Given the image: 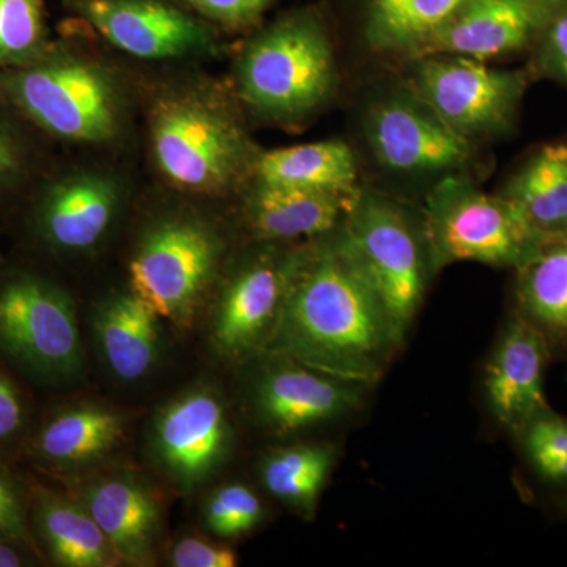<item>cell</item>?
Masks as SVG:
<instances>
[{
	"label": "cell",
	"instance_id": "obj_1",
	"mask_svg": "<svg viewBox=\"0 0 567 567\" xmlns=\"http://www.w3.org/2000/svg\"><path fill=\"white\" fill-rule=\"evenodd\" d=\"M404 341L341 226L300 249L265 352L361 385L385 374Z\"/></svg>",
	"mask_w": 567,
	"mask_h": 567
},
{
	"label": "cell",
	"instance_id": "obj_2",
	"mask_svg": "<svg viewBox=\"0 0 567 567\" xmlns=\"http://www.w3.org/2000/svg\"><path fill=\"white\" fill-rule=\"evenodd\" d=\"M338 82L322 6L284 11L246 41L235 62L240 102L262 121L297 125L322 110Z\"/></svg>",
	"mask_w": 567,
	"mask_h": 567
},
{
	"label": "cell",
	"instance_id": "obj_3",
	"mask_svg": "<svg viewBox=\"0 0 567 567\" xmlns=\"http://www.w3.org/2000/svg\"><path fill=\"white\" fill-rule=\"evenodd\" d=\"M153 159L183 192H229L254 174L257 156L237 111L215 91L182 87L164 93L151 117Z\"/></svg>",
	"mask_w": 567,
	"mask_h": 567
},
{
	"label": "cell",
	"instance_id": "obj_4",
	"mask_svg": "<svg viewBox=\"0 0 567 567\" xmlns=\"http://www.w3.org/2000/svg\"><path fill=\"white\" fill-rule=\"evenodd\" d=\"M51 51L0 74L11 103L61 140L103 144L117 137L125 100L114 74L89 59Z\"/></svg>",
	"mask_w": 567,
	"mask_h": 567
},
{
	"label": "cell",
	"instance_id": "obj_5",
	"mask_svg": "<svg viewBox=\"0 0 567 567\" xmlns=\"http://www.w3.org/2000/svg\"><path fill=\"white\" fill-rule=\"evenodd\" d=\"M423 223L434 274L457 262L517 270L548 240L505 196L456 174L429 194Z\"/></svg>",
	"mask_w": 567,
	"mask_h": 567
},
{
	"label": "cell",
	"instance_id": "obj_6",
	"mask_svg": "<svg viewBox=\"0 0 567 567\" xmlns=\"http://www.w3.org/2000/svg\"><path fill=\"white\" fill-rule=\"evenodd\" d=\"M341 230L404 341L434 274L423 219L385 194L360 188Z\"/></svg>",
	"mask_w": 567,
	"mask_h": 567
},
{
	"label": "cell",
	"instance_id": "obj_7",
	"mask_svg": "<svg viewBox=\"0 0 567 567\" xmlns=\"http://www.w3.org/2000/svg\"><path fill=\"white\" fill-rule=\"evenodd\" d=\"M413 63L410 92L470 142L511 132L535 81L528 65L495 70L461 55H425Z\"/></svg>",
	"mask_w": 567,
	"mask_h": 567
},
{
	"label": "cell",
	"instance_id": "obj_8",
	"mask_svg": "<svg viewBox=\"0 0 567 567\" xmlns=\"http://www.w3.org/2000/svg\"><path fill=\"white\" fill-rule=\"evenodd\" d=\"M221 254V238L199 219L156 224L130 264L132 292L159 319L186 322L216 275Z\"/></svg>",
	"mask_w": 567,
	"mask_h": 567
},
{
	"label": "cell",
	"instance_id": "obj_9",
	"mask_svg": "<svg viewBox=\"0 0 567 567\" xmlns=\"http://www.w3.org/2000/svg\"><path fill=\"white\" fill-rule=\"evenodd\" d=\"M0 347L22 365L50 379L80 372L82 344L69 295L35 276L0 286Z\"/></svg>",
	"mask_w": 567,
	"mask_h": 567
},
{
	"label": "cell",
	"instance_id": "obj_10",
	"mask_svg": "<svg viewBox=\"0 0 567 567\" xmlns=\"http://www.w3.org/2000/svg\"><path fill=\"white\" fill-rule=\"evenodd\" d=\"M65 6L112 47L147 61L200 55L218 41L215 25L178 0H65Z\"/></svg>",
	"mask_w": 567,
	"mask_h": 567
},
{
	"label": "cell",
	"instance_id": "obj_11",
	"mask_svg": "<svg viewBox=\"0 0 567 567\" xmlns=\"http://www.w3.org/2000/svg\"><path fill=\"white\" fill-rule=\"evenodd\" d=\"M369 145L386 169L454 174L472 159V142L453 132L412 92L377 104L365 122Z\"/></svg>",
	"mask_w": 567,
	"mask_h": 567
},
{
	"label": "cell",
	"instance_id": "obj_12",
	"mask_svg": "<svg viewBox=\"0 0 567 567\" xmlns=\"http://www.w3.org/2000/svg\"><path fill=\"white\" fill-rule=\"evenodd\" d=\"M265 369L254 386L257 416L276 432H292L344 417L361 405L365 385L289 360Z\"/></svg>",
	"mask_w": 567,
	"mask_h": 567
},
{
	"label": "cell",
	"instance_id": "obj_13",
	"mask_svg": "<svg viewBox=\"0 0 567 567\" xmlns=\"http://www.w3.org/2000/svg\"><path fill=\"white\" fill-rule=\"evenodd\" d=\"M297 254H260L234 276L224 290L213 331L224 354L265 350L281 315Z\"/></svg>",
	"mask_w": 567,
	"mask_h": 567
},
{
	"label": "cell",
	"instance_id": "obj_14",
	"mask_svg": "<svg viewBox=\"0 0 567 567\" xmlns=\"http://www.w3.org/2000/svg\"><path fill=\"white\" fill-rule=\"evenodd\" d=\"M557 0H466L424 44L425 55L491 61L532 50Z\"/></svg>",
	"mask_w": 567,
	"mask_h": 567
},
{
	"label": "cell",
	"instance_id": "obj_15",
	"mask_svg": "<svg viewBox=\"0 0 567 567\" xmlns=\"http://www.w3.org/2000/svg\"><path fill=\"white\" fill-rule=\"evenodd\" d=\"M550 360L554 353L544 336L513 312L496 339L484 374L488 412L511 436L550 405L546 395Z\"/></svg>",
	"mask_w": 567,
	"mask_h": 567
},
{
	"label": "cell",
	"instance_id": "obj_16",
	"mask_svg": "<svg viewBox=\"0 0 567 567\" xmlns=\"http://www.w3.org/2000/svg\"><path fill=\"white\" fill-rule=\"evenodd\" d=\"M230 442L227 413L218 395L197 390L163 410L153 427V450L164 470L193 487L221 464Z\"/></svg>",
	"mask_w": 567,
	"mask_h": 567
},
{
	"label": "cell",
	"instance_id": "obj_17",
	"mask_svg": "<svg viewBox=\"0 0 567 567\" xmlns=\"http://www.w3.org/2000/svg\"><path fill=\"white\" fill-rule=\"evenodd\" d=\"M121 194L110 177L99 174L71 175L55 183L44 196L39 213L44 240L63 251H84L107 233Z\"/></svg>",
	"mask_w": 567,
	"mask_h": 567
},
{
	"label": "cell",
	"instance_id": "obj_18",
	"mask_svg": "<svg viewBox=\"0 0 567 567\" xmlns=\"http://www.w3.org/2000/svg\"><path fill=\"white\" fill-rule=\"evenodd\" d=\"M354 196L259 185L246 204L249 226L265 241H286L293 238L323 237L344 221Z\"/></svg>",
	"mask_w": 567,
	"mask_h": 567
},
{
	"label": "cell",
	"instance_id": "obj_19",
	"mask_svg": "<svg viewBox=\"0 0 567 567\" xmlns=\"http://www.w3.org/2000/svg\"><path fill=\"white\" fill-rule=\"evenodd\" d=\"M82 506L110 540L117 558L141 561L151 555L162 509L133 477H104L85 488Z\"/></svg>",
	"mask_w": 567,
	"mask_h": 567
},
{
	"label": "cell",
	"instance_id": "obj_20",
	"mask_svg": "<svg viewBox=\"0 0 567 567\" xmlns=\"http://www.w3.org/2000/svg\"><path fill=\"white\" fill-rule=\"evenodd\" d=\"M514 271V315L544 336L554 358L567 353V234L548 238Z\"/></svg>",
	"mask_w": 567,
	"mask_h": 567
},
{
	"label": "cell",
	"instance_id": "obj_21",
	"mask_svg": "<svg viewBox=\"0 0 567 567\" xmlns=\"http://www.w3.org/2000/svg\"><path fill=\"white\" fill-rule=\"evenodd\" d=\"M369 50L416 59L466 0H347Z\"/></svg>",
	"mask_w": 567,
	"mask_h": 567
},
{
	"label": "cell",
	"instance_id": "obj_22",
	"mask_svg": "<svg viewBox=\"0 0 567 567\" xmlns=\"http://www.w3.org/2000/svg\"><path fill=\"white\" fill-rule=\"evenodd\" d=\"M252 177L259 185L317 189L346 196L360 192L357 158L342 141L312 142L259 153Z\"/></svg>",
	"mask_w": 567,
	"mask_h": 567
},
{
	"label": "cell",
	"instance_id": "obj_23",
	"mask_svg": "<svg viewBox=\"0 0 567 567\" xmlns=\"http://www.w3.org/2000/svg\"><path fill=\"white\" fill-rule=\"evenodd\" d=\"M499 194L544 237L566 235L567 141L550 142L529 153Z\"/></svg>",
	"mask_w": 567,
	"mask_h": 567
},
{
	"label": "cell",
	"instance_id": "obj_24",
	"mask_svg": "<svg viewBox=\"0 0 567 567\" xmlns=\"http://www.w3.org/2000/svg\"><path fill=\"white\" fill-rule=\"evenodd\" d=\"M159 316L133 292L117 295L100 308L95 336L107 365L118 379L147 374L158 354Z\"/></svg>",
	"mask_w": 567,
	"mask_h": 567
},
{
	"label": "cell",
	"instance_id": "obj_25",
	"mask_svg": "<svg viewBox=\"0 0 567 567\" xmlns=\"http://www.w3.org/2000/svg\"><path fill=\"white\" fill-rule=\"evenodd\" d=\"M123 435L121 415L102 405H78L51 417L37 436L43 461L58 466L87 464L111 453Z\"/></svg>",
	"mask_w": 567,
	"mask_h": 567
},
{
	"label": "cell",
	"instance_id": "obj_26",
	"mask_svg": "<svg viewBox=\"0 0 567 567\" xmlns=\"http://www.w3.org/2000/svg\"><path fill=\"white\" fill-rule=\"evenodd\" d=\"M35 520L41 539L59 565L103 567L117 557L110 540L82 505L43 492L37 503Z\"/></svg>",
	"mask_w": 567,
	"mask_h": 567
},
{
	"label": "cell",
	"instance_id": "obj_27",
	"mask_svg": "<svg viewBox=\"0 0 567 567\" xmlns=\"http://www.w3.org/2000/svg\"><path fill=\"white\" fill-rule=\"evenodd\" d=\"M336 458L334 446L327 443L282 447L264 458L260 480L284 505L303 514H315Z\"/></svg>",
	"mask_w": 567,
	"mask_h": 567
},
{
	"label": "cell",
	"instance_id": "obj_28",
	"mask_svg": "<svg viewBox=\"0 0 567 567\" xmlns=\"http://www.w3.org/2000/svg\"><path fill=\"white\" fill-rule=\"evenodd\" d=\"M520 461L540 487L567 502V417L550 405L539 410L513 435Z\"/></svg>",
	"mask_w": 567,
	"mask_h": 567
},
{
	"label": "cell",
	"instance_id": "obj_29",
	"mask_svg": "<svg viewBox=\"0 0 567 567\" xmlns=\"http://www.w3.org/2000/svg\"><path fill=\"white\" fill-rule=\"evenodd\" d=\"M50 51L44 0H0V71L21 69Z\"/></svg>",
	"mask_w": 567,
	"mask_h": 567
},
{
	"label": "cell",
	"instance_id": "obj_30",
	"mask_svg": "<svg viewBox=\"0 0 567 567\" xmlns=\"http://www.w3.org/2000/svg\"><path fill=\"white\" fill-rule=\"evenodd\" d=\"M264 516L259 496L244 484H229L216 491L205 505V525L215 535L233 539L251 532Z\"/></svg>",
	"mask_w": 567,
	"mask_h": 567
},
{
	"label": "cell",
	"instance_id": "obj_31",
	"mask_svg": "<svg viewBox=\"0 0 567 567\" xmlns=\"http://www.w3.org/2000/svg\"><path fill=\"white\" fill-rule=\"evenodd\" d=\"M532 70L535 80H554L567 85V0H557L533 43Z\"/></svg>",
	"mask_w": 567,
	"mask_h": 567
},
{
	"label": "cell",
	"instance_id": "obj_32",
	"mask_svg": "<svg viewBox=\"0 0 567 567\" xmlns=\"http://www.w3.org/2000/svg\"><path fill=\"white\" fill-rule=\"evenodd\" d=\"M194 14L227 32L259 28L275 0H178Z\"/></svg>",
	"mask_w": 567,
	"mask_h": 567
},
{
	"label": "cell",
	"instance_id": "obj_33",
	"mask_svg": "<svg viewBox=\"0 0 567 567\" xmlns=\"http://www.w3.org/2000/svg\"><path fill=\"white\" fill-rule=\"evenodd\" d=\"M171 563L175 567H234L238 558L230 548L185 537L171 551Z\"/></svg>",
	"mask_w": 567,
	"mask_h": 567
},
{
	"label": "cell",
	"instance_id": "obj_34",
	"mask_svg": "<svg viewBox=\"0 0 567 567\" xmlns=\"http://www.w3.org/2000/svg\"><path fill=\"white\" fill-rule=\"evenodd\" d=\"M0 522L6 527L11 543H28L29 532L20 496L3 473H0Z\"/></svg>",
	"mask_w": 567,
	"mask_h": 567
},
{
	"label": "cell",
	"instance_id": "obj_35",
	"mask_svg": "<svg viewBox=\"0 0 567 567\" xmlns=\"http://www.w3.org/2000/svg\"><path fill=\"white\" fill-rule=\"evenodd\" d=\"M25 412L21 395L11 380L0 371V443L20 434Z\"/></svg>",
	"mask_w": 567,
	"mask_h": 567
},
{
	"label": "cell",
	"instance_id": "obj_36",
	"mask_svg": "<svg viewBox=\"0 0 567 567\" xmlns=\"http://www.w3.org/2000/svg\"><path fill=\"white\" fill-rule=\"evenodd\" d=\"M21 153L6 126L0 125V186L7 185L21 167Z\"/></svg>",
	"mask_w": 567,
	"mask_h": 567
},
{
	"label": "cell",
	"instance_id": "obj_37",
	"mask_svg": "<svg viewBox=\"0 0 567 567\" xmlns=\"http://www.w3.org/2000/svg\"><path fill=\"white\" fill-rule=\"evenodd\" d=\"M24 565V558L14 548V543L0 539V567H20Z\"/></svg>",
	"mask_w": 567,
	"mask_h": 567
},
{
	"label": "cell",
	"instance_id": "obj_38",
	"mask_svg": "<svg viewBox=\"0 0 567 567\" xmlns=\"http://www.w3.org/2000/svg\"><path fill=\"white\" fill-rule=\"evenodd\" d=\"M559 509L565 511V513H567V502L565 503V505H563L561 507H559Z\"/></svg>",
	"mask_w": 567,
	"mask_h": 567
}]
</instances>
